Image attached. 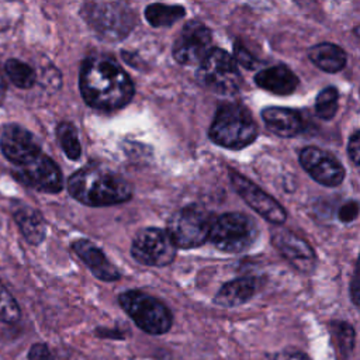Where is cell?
I'll return each mask as SVG.
<instances>
[{
	"mask_svg": "<svg viewBox=\"0 0 360 360\" xmlns=\"http://www.w3.org/2000/svg\"><path fill=\"white\" fill-rule=\"evenodd\" d=\"M257 287H259V283L253 277L235 278L232 281L225 283L219 288V291L214 297V302L225 308L242 305L256 294Z\"/></svg>",
	"mask_w": 360,
	"mask_h": 360,
	"instance_id": "19",
	"label": "cell"
},
{
	"mask_svg": "<svg viewBox=\"0 0 360 360\" xmlns=\"http://www.w3.org/2000/svg\"><path fill=\"white\" fill-rule=\"evenodd\" d=\"M257 236L255 221L240 212H226L217 217L210 242L226 253H239L249 249Z\"/></svg>",
	"mask_w": 360,
	"mask_h": 360,
	"instance_id": "8",
	"label": "cell"
},
{
	"mask_svg": "<svg viewBox=\"0 0 360 360\" xmlns=\"http://www.w3.org/2000/svg\"><path fill=\"white\" fill-rule=\"evenodd\" d=\"M72 249L98 280L115 281L120 278V271L117 267L94 243L86 239H77L72 243Z\"/></svg>",
	"mask_w": 360,
	"mask_h": 360,
	"instance_id": "16",
	"label": "cell"
},
{
	"mask_svg": "<svg viewBox=\"0 0 360 360\" xmlns=\"http://www.w3.org/2000/svg\"><path fill=\"white\" fill-rule=\"evenodd\" d=\"M229 179L236 193L262 218H264L267 222L274 224L277 226L284 224V221L287 219V212L277 202V200H274L271 195L263 191L259 186H256L253 181H250L249 179H246L245 176H242L235 170H229Z\"/></svg>",
	"mask_w": 360,
	"mask_h": 360,
	"instance_id": "11",
	"label": "cell"
},
{
	"mask_svg": "<svg viewBox=\"0 0 360 360\" xmlns=\"http://www.w3.org/2000/svg\"><path fill=\"white\" fill-rule=\"evenodd\" d=\"M28 360H53V356L45 343H34L30 347Z\"/></svg>",
	"mask_w": 360,
	"mask_h": 360,
	"instance_id": "30",
	"label": "cell"
},
{
	"mask_svg": "<svg viewBox=\"0 0 360 360\" xmlns=\"http://www.w3.org/2000/svg\"><path fill=\"white\" fill-rule=\"evenodd\" d=\"M267 360H311L305 353L298 350H284L267 357Z\"/></svg>",
	"mask_w": 360,
	"mask_h": 360,
	"instance_id": "33",
	"label": "cell"
},
{
	"mask_svg": "<svg viewBox=\"0 0 360 360\" xmlns=\"http://www.w3.org/2000/svg\"><path fill=\"white\" fill-rule=\"evenodd\" d=\"M212 35L200 21L187 22L173 45V58L180 65H200L210 53Z\"/></svg>",
	"mask_w": 360,
	"mask_h": 360,
	"instance_id": "10",
	"label": "cell"
},
{
	"mask_svg": "<svg viewBox=\"0 0 360 360\" xmlns=\"http://www.w3.org/2000/svg\"><path fill=\"white\" fill-rule=\"evenodd\" d=\"M56 135L68 159L77 160L82 155V146L76 127L72 122H60L56 128Z\"/></svg>",
	"mask_w": 360,
	"mask_h": 360,
	"instance_id": "23",
	"label": "cell"
},
{
	"mask_svg": "<svg viewBox=\"0 0 360 360\" xmlns=\"http://www.w3.org/2000/svg\"><path fill=\"white\" fill-rule=\"evenodd\" d=\"M68 190L73 198L90 207L121 204L132 197V188L122 176L96 165L73 173L68 180Z\"/></svg>",
	"mask_w": 360,
	"mask_h": 360,
	"instance_id": "2",
	"label": "cell"
},
{
	"mask_svg": "<svg viewBox=\"0 0 360 360\" xmlns=\"http://www.w3.org/2000/svg\"><path fill=\"white\" fill-rule=\"evenodd\" d=\"M0 149L7 160L17 167L28 165L42 153L38 139L28 129L17 124H10L3 129Z\"/></svg>",
	"mask_w": 360,
	"mask_h": 360,
	"instance_id": "13",
	"label": "cell"
},
{
	"mask_svg": "<svg viewBox=\"0 0 360 360\" xmlns=\"http://www.w3.org/2000/svg\"><path fill=\"white\" fill-rule=\"evenodd\" d=\"M186 10L181 6H167L162 3L149 4L145 8V18L152 27H167L181 20Z\"/></svg>",
	"mask_w": 360,
	"mask_h": 360,
	"instance_id": "22",
	"label": "cell"
},
{
	"mask_svg": "<svg viewBox=\"0 0 360 360\" xmlns=\"http://www.w3.org/2000/svg\"><path fill=\"white\" fill-rule=\"evenodd\" d=\"M300 163L302 169L319 184L326 187H336L345 179L343 165L329 152L307 146L300 152Z\"/></svg>",
	"mask_w": 360,
	"mask_h": 360,
	"instance_id": "12",
	"label": "cell"
},
{
	"mask_svg": "<svg viewBox=\"0 0 360 360\" xmlns=\"http://www.w3.org/2000/svg\"><path fill=\"white\" fill-rule=\"evenodd\" d=\"M4 93H6V83H4L3 75H1V72H0V100L4 97Z\"/></svg>",
	"mask_w": 360,
	"mask_h": 360,
	"instance_id": "34",
	"label": "cell"
},
{
	"mask_svg": "<svg viewBox=\"0 0 360 360\" xmlns=\"http://www.w3.org/2000/svg\"><path fill=\"white\" fill-rule=\"evenodd\" d=\"M332 328H333V333L338 339L339 347L345 352H349L353 347V342H354V330H353L352 325L338 321V322L332 323Z\"/></svg>",
	"mask_w": 360,
	"mask_h": 360,
	"instance_id": "27",
	"label": "cell"
},
{
	"mask_svg": "<svg viewBox=\"0 0 360 360\" xmlns=\"http://www.w3.org/2000/svg\"><path fill=\"white\" fill-rule=\"evenodd\" d=\"M20 315L21 311L17 301L0 281V321L14 323L20 319Z\"/></svg>",
	"mask_w": 360,
	"mask_h": 360,
	"instance_id": "26",
	"label": "cell"
},
{
	"mask_svg": "<svg viewBox=\"0 0 360 360\" xmlns=\"http://www.w3.org/2000/svg\"><path fill=\"white\" fill-rule=\"evenodd\" d=\"M339 91L336 87L329 86L321 90L315 98V112L322 120H332L338 111Z\"/></svg>",
	"mask_w": 360,
	"mask_h": 360,
	"instance_id": "25",
	"label": "cell"
},
{
	"mask_svg": "<svg viewBox=\"0 0 360 360\" xmlns=\"http://www.w3.org/2000/svg\"><path fill=\"white\" fill-rule=\"evenodd\" d=\"M262 118L270 132L281 138H292L302 131V118L298 111L285 107H267Z\"/></svg>",
	"mask_w": 360,
	"mask_h": 360,
	"instance_id": "17",
	"label": "cell"
},
{
	"mask_svg": "<svg viewBox=\"0 0 360 360\" xmlns=\"http://www.w3.org/2000/svg\"><path fill=\"white\" fill-rule=\"evenodd\" d=\"M255 83L273 94L287 96L291 94L298 86V77L285 65H276L260 70L255 76Z\"/></svg>",
	"mask_w": 360,
	"mask_h": 360,
	"instance_id": "18",
	"label": "cell"
},
{
	"mask_svg": "<svg viewBox=\"0 0 360 360\" xmlns=\"http://www.w3.org/2000/svg\"><path fill=\"white\" fill-rule=\"evenodd\" d=\"M347 153L352 159V162L357 166H360V131L352 135L347 143Z\"/></svg>",
	"mask_w": 360,
	"mask_h": 360,
	"instance_id": "31",
	"label": "cell"
},
{
	"mask_svg": "<svg viewBox=\"0 0 360 360\" xmlns=\"http://www.w3.org/2000/svg\"><path fill=\"white\" fill-rule=\"evenodd\" d=\"M359 212H360V204L354 200H349L340 205V208L338 211V218L343 224H349V222H353L359 217Z\"/></svg>",
	"mask_w": 360,
	"mask_h": 360,
	"instance_id": "28",
	"label": "cell"
},
{
	"mask_svg": "<svg viewBox=\"0 0 360 360\" xmlns=\"http://www.w3.org/2000/svg\"><path fill=\"white\" fill-rule=\"evenodd\" d=\"M271 242L281 256L297 270L309 273L316 264V255L311 245L290 229L276 226L271 231Z\"/></svg>",
	"mask_w": 360,
	"mask_h": 360,
	"instance_id": "14",
	"label": "cell"
},
{
	"mask_svg": "<svg viewBox=\"0 0 360 360\" xmlns=\"http://www.w3.org/2000/svg\"><path fill=\"white\" fill-rule=\"evenodd\" d=\"M350 295H352L353 302L360 307V256L357 260L356 271H354L352 283H350Z\"/></svg>",
	"mask_w": 360,
	"mask_h": 360,
	"instance_id": "32",
	"label": "cell"
},
{
	"mask_svg": "<svg viewBox=\"0 0 360 360\" xmlns=\"http://www.w3.org/2000/svg\"><path fill=\"white\" fill-rule=\"evenodd\" d=\"M176 245L166 231L159 228H143L136 232L131 253L134 259L145 266H167L176 257Z\"/></svg>",
	"mask_w": 360,
	"mask_h": 360,
	"instance_id": "9",
	"label": "cell"
},
{
	"mask_svg": "<svg viewBox=\"0 0 360 360\" xmlns=\"http://www.w3.org/2000/svg\"><path fill=\"white\" fill-rule=\"evenodd\" d=\"M13 215L21 233L30 243L39 245L45 239L46 225L41 212L28 205L17 202L13 210Z\"/></svg>",
	"mask_w": 360,
	"mask_h": 360,
	"instance_id": "20",
	"label": "cell"
},
{
	"mask_svg": "<svg viewBox=\"0 0 360 360\" xmlns=\"http://www.w3.org/2000/svg\"><path fill=\"white\" fill-rule=\"evenodd\" d=\"M208 135L214 143L222 148L242 149L256 141L259 129L246 107L231 103L218 108Z\"/></svg>",
	"mask_w": 360,
	"mask_h": 360,
	"instance_id": "3",
	"label": "cell"
},
{
	"mask_svg": "<svg viewBox=\"0 0 360 360\" xmlns=\"http://www.w3.org/2000/svg\"><path fill=\"white\" fill-rule=\"evenodd\" d=\"M4 69L10 80L20 89H31L37 82L35 70L18 59H8L4 65Z\"/></svg>",
	"mask_w": 360,
	"mask_h": 360,
	"instance_id": "24",
	"label": "cell"
},
{
	"mask_svg": "<svg viewBox=\"0 0 360 360\" xmlns=\"http://www.w3.org/2000/svg\"><path fill=\"white\" fill-rule=\"evenodd\" d=\"M217 217L198 204H190L172 215L167 222V235L176 248L193 249L210 240Z\"/></svg>",
	"mask_w": 360,
	"mask_h": 360,
	"instance_id": "4",
	"label": "cell"
},
{
	"mask_svg": "<svg viewBox=\"0 0 360 360\" xmlns=\"http://www.w3.org/2000/svg\"><path fill=\"white\" fill-rule=\"evenodd\" d=\"M87 24L104 39L118 41L125 38L135 27L134 11L118 1H90L82 8Z\"/></svg>",
	"mask_w": 360,
	"mask_h": 360,
	"instance_id": "5",
	"label": "cell"
},
{
	"mask_svg": "<svg viewBox=\"0 0 360 360\" xmlns=\"http://www.w3.org/2000/svg\"><path fill=\"white\" fill-rule=\"evenodd\" d=\"M121 308L139 329L149 335H163L173 323L170 309L158 298L138 290H129L118 297Z\"/></svg>",
	"mask_w": 360,
	"mask_h": 360,
	"instance_id": "6",
	"label": "cell"
},
{
	"mask_svg": "<svg viewBox=\"0 0 360 360\" xmlns=\"http://www.w3.org/2000/svg\"><path fill=\"white\" fill-rule=\"evenodd\" d=\"M233 52H235V60L236 63L242 65L246 69H255V66L257 65V60L240 45V44H235L233 46Z\"/></svg>",
	"mask_w": 360,
	"mask_h": 360,
	"instance_id": "29",
	"label": "cell"
},
{
	"mask_svg": "<svg viewBox=\"0 0 360 360\" xmlns=\"http://www.w3.org/2000/svg\"><path fill=\"white\" fill-rule=\"evenodd\" d=\"M79 86L83 100L97 110H118L135 93L129 75L108 56H90L80 69Z\"/></svg>",
	"mask_w": 360,
	"mask_h": 360,
	"instance_id": "1",
	"label": "cell"
},
{
	"mask_svg": "<svg viewBox=\"0 0 360 360\" xmlns=\"http://www.w3.org/2000/svg\"><path fill=\"white\" fill-rule=\"evenodd\" d=\"M309 60L323 72L336 73L346 66L347 55L336 44L321 42L309 48L308 51Z\"/></svg>",
	"mask_w": 360,
	"mask_h": 360,
	"instance_id": "21",
	"label": "cell"
},
{
	"mask_svg": "<svg viewBox=\"0 0 360 360\" xmlns=\"http://www.w3.org/2000/svg\"><path fill=\"white\" fill-rule=\"evenodd\" d=\"M197 80L211 91L233 94L242 84V76L233 56L219 48H212L198 65Z\"/></svg>",
	"mask_w": 360,
	"mask_h": 360,
	"instance_id": "7",
	"label": "cell"
},
{
	"mask_svg": "<svg viewBox=\"0 0 360 360\" xmlns=\"http://www.w3.org/2000/svg\"><path fill=\"white\" fill-rule=\"evenodd\" d=\"M13 174L21 183L45 193H58L63 186L62 173L58 165L44 153L28 165L14 170Z\"/></svg>",
	"mask_w": 360,
	"mask_h": 360,
	"instance_id": "15",
	"label": "cell"
}]
</instances>
